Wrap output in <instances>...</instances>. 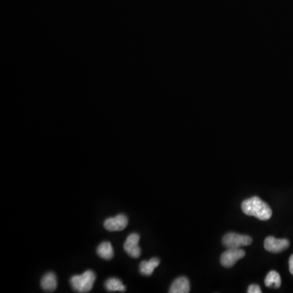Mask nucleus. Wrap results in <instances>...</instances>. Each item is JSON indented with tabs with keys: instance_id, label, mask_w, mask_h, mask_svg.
Masks as SVG:
<instances>
[{
	"instance_id": "ddd939ff",
	"label": "nucleus",
	"mask_w": 293,
	"mask_h": 293,
	"mask_svg": "<svg viewBox=\"0 0 293 293\" xmlns=\"http://www.w3.org/2000/svg\"><path fill=\"white\" fill-rule=\"evenodd\" d=\"M105 288L110 291H125V287L117 278H110L105 282Z\"/></svg>"
},
{
	"instance_id": "f8f14e48",
	"label": "nucleus",
	"mask_w": 293,
	"mask_h": 293,
	"mask_svg": "<svg viewBox=\"0 0 293 293\" xmlns=\"http://www.w3.org/2000/svg\"><path fill=\"white\" fill-rule=\"evenodd\" d=\"M265 284L268 287L279 288L281 286V278L279 274L276 271H271L265 277Z\"/></svg>"
},
{
	"instance_id": "6e6552de",
	"label": "nucleus",
	"mask_w": 293,
	"mask_h": 293,
	"mask_svg": "<svg viewBox=\"0 0 293 293\" xmlns=\"http://www.w3.org/2000/svg\"><path fill=\"white\" fill-rule=\"evenodd\" d=\"M190 291V283L188 278L179 277L173 282L170 293H188Z\"/></svg>"
},
{
	"instance_id": "9b49d317",
	"label": "nucleus",
	"mask_w": 293,
	"mask_h": 293,
	"mask_svg": "<svg viewBox=\"0 0 293 293\" xmlns=\"http://www.w3.org/2000/svg\"><path fill=\"white\" fill-rule=\"evenodd\" d=\"M97 254L104 260H111L114 256V251L110 242H103L97 248Z\"/></svg>"
},
{
	"instance_id": "7ed1b4c3",
	"label": "nucleus",
	"mask_w": 293,
	"mask_h": 293,
	"mask_svg": "<svg viewBox=\"0 0 293 293\" xmlns=\"http://www.w3.org/2000/svg\"><path fill=\"white\" fill-rule=\"evenodd\" d=\"M253 242V238L249 235L228 233L223 237V243L227 249H239L241 247L249 246Z\"/></svg>"
},
{
	"instance_id": "39448f33",
	"label": "nucleus",
	"mask_w": 293,
	"mask_h": 293,
	"mask_svg": "<svg viewBox=\"0 0 293 293\" xmlns=\"http://www.w3.org/2000/svg\"><path fill=\"white\" fill-rule=\"evenodd\" d=\"M140 239V234L137 233H132L127 237L124 244L125 253L134 258H138L141 255V249L139 246Z\"/></svg>"
},
{
	"instance_id": "f257e3e1",
	"label": "nucleus",
	"mask_w": 293,
	"mask_h": 293,
	"mask_svg": "<svg viewBox=\"0 0 293 293\" xmlns=\"http://www.w3.org/2000/svg\"><path fill=\"white\" fill-rule=\"evenodd\" d=\"M241 208L245 215L255 217L260 220H269L272 216L271 207L257 196L244 200Z\"/></svg>"
},
{
	"instance_id": "1a4fd4ad",
	"label": "nucleus",
	"mask_w": 293,
	"mask_h": 293,
	"mask_svg": "<svg viewBox=\"0 0 293 293\" xmlns=\"http://www.w3.org/2000/svg\"><path fill=\"white\" fill-rule=\"evenodd\" d=\"M160 259L157 257H152L149 261H143L140 263V272L144 276H150L153 273L154 270L160 265Z\"/></svg>"
},
{
	"instance_id": "0eeeda50",
	"label": "nucleus",
	"mask_w": 293,
	"mask_h": 293,
	"mask_svg": "<svg viewBox=\"0 0 293 293\" xmlns=\"http://www.w3.org/2000/svg\"><path fill=\"white\" fill-rule=\"evenodd\" d=\"M128 218L125 215H118L114 218L106 219L104 228L110 231H121L127 227Z\"/></svg>"
},
{
	"instance_id": "4468645a",
	"label": "nucleus",
	"mask_w": 293,
	"mask_h": 293,
	"mask_svg": "<svg viewBox=\"0 0 293 293\" xmlns=\"http://www.w3.org/2000/svg\"><path fill=\"white\" fill-rule=\"evenodd\" d=\"M248 292L249 293H261V287H259L257 284H252L249 286L248 288Z\"/></svg>"
},
{
	"instance_id": "20e7f679",
	"label": "nucleus",
	"mask_w": 293,
	"mask_h": 293,
	"mask_svg": "<svg viewBox=\"0 0 293 293\" xmlns=\"http://www.w3.org/2000/svg\"><path fill=\"white\" fill-rule=\"evenodd\" d=\"M245 252L241 249H228L225 251L221 256V264L224 267L230 268L234 265V264L245 257Z\"/></svg>"
},
{
	"instance_id": "423d86ee",
	"label": "nucleus",
	"mask_w": 293,
	"mask_h": 293,
	"mask_svg": "<svg viewBox=\"0 0 293 293\" xmlns=\"http://www.w3.org/2000/svg\"><path fill=\"white\" fill-rule=\"evenodd\" d=\"M289 241L286 238H276L274 236H268L264 242V247L271 253H281L289 247Z\"/></svg>"
},
{
	"instance_id": "2eb2a0df",
	"label": "nucleus",
	"mask_w": 293,
	"mask_h": 293,
	"mask_svg": "<svg viewBox=\"0 0 293 293\" xmlns=\"http://www.w3.org/2000/svg\"><path fill=\"white\" fill-rule=\"evenodd\" d=\"M289 271L290 273L293 275V254L291 255L289 258Z\"/></svg>"
},
{
	"instance_id": "9d476101",
	"label": "nucleus",
	"mask_w": 293,
	"mask_h": 293,
	"mask_svg": "<svg viewBox=\"0 0 293 293\" xmlns=\"http://www.w3.org/2000/svg\"><path fill=\"white\" fill-rule=\"evenodd\" d=\"M41 287L44 291H53L57 289V278L53 272H49L41 279Z\"/></svg>"
},
{
	"instance_id": "f03ea898",
	"label": "nucleus",
	"mask_w": 293,
	"mask_h": 293,
	"mask_svg": "<svg viewBox=\"0 0 293 293\" xmlns=\"http://www.w3.org/2000/svg\"><path fill=\"white\" fill-rule=\"evenodd\" d=\"M96 275L94 271H87L82 275H74L70 279V284L74 291L85 293L91 291L95 283Z\"/></svg>"
}]
</instances>
